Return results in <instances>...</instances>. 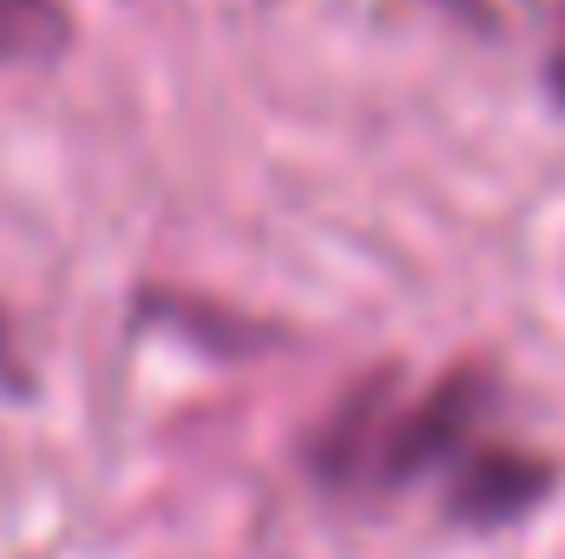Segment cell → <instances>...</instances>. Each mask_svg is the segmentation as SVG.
Wrapping results in <instances>:
<instances>
[{
  "label": "cell",
  "instance_id": "7a4b0ae2",
  "mask_svg": "<svg viewBox=\"0 0 565 559\" xmlns=\"http://www.w3.org/2000/svg\"><path fill=\"white\" fill-rule=\"evenodd\" d=\"M553 487V467L533 461V454H513V447H480L460 461V481H454V520L467 527H507L520 514H533Z\"/></svg>",
  "mask_w": 565,
  "mask_h": 559
},
{
  "label": "cell",
  "instance_id": "6da1fadb",
  "mask_svg": "<svg viewBox=\"0 0 565 559\" xmlns=\"http://www.w3.org/2000/svg\"><path fill=\"white\" fill-rule=\"evenodd\" d=\"M493 402L500 382L487 369H454L422 395H408L395 369H375L316 428L309 467L335 500H395L447 461H460Z\"/></svg>",
  "mask_w": 565,
  "mask_h": 559
},
{
  "label": "cell",
  "instance_id": "3957f363",
  "mask_svg": "<svg viewBox=\"0 0 565 559\" xmlns=\"http://www.w3.org/2000/svg\"><path fill=\"white\" fill-rule=\"evenodd\" d=\"M73 40L66 0H0V73L53 66Z\"/></svg>",
  "mask_w": 565,
  "mask_h": 559
},
{
  "label": "cell",
  "instance_id": "277c9868",
  "mask_svg": "<svg viewBox=\"0 0 565 559\" xmlns=\"http://www.w3.org/2000/svg\"><path fill=\"white\" fill-rule=\"evenodd\" d=\"M553 86H559V99H565V46H559V66H553Z\"/></svg>",
  "mask_w": 565,
  "mask_h": 559
}]
</instances>
